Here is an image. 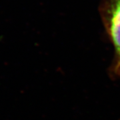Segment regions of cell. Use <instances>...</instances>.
I'll return each mask as SVG.
<instances>
[{
    "label": "cell",
    "mask_w": 120,
    "mask_h": 120,
    "mask_svg": "<svg viewBox=\"0 0 120 120\" xmlns=\"http://www.w3.org/2000/svg\"><path fill=\"white\" fill-rule=\"evenodd\" d=\"M101 15L120 60V0H106L101 6Z\"/></svg>",
    "instance_id": "cell-1"
},
{
    "label": "cell",
    "mask_w": 120,
    "mask_h": 120,
    "mask_svg": "<svg viewBox=\"0 0 120 120\" xmlns=\"http://www.w3.org/2000/svg\"><path fill=\"white\" fill-rule=\"evenodd\" d=\"M117 68H120V60L117 61Z\"/></svg>",
    "instance_id": "cell-2"
}]
</instances>
